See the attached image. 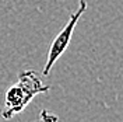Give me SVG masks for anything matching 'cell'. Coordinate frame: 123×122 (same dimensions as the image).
<instances>
[{
	"instance_id": "6da1fadb",
	"label": "cell",
	"mask_w": 123,
	"mask_h": 122,
	"mask_svg": "<svg viewBox=\"0 0 123 122\" xmlns=\"http://www.w3.org/2000/svg\"><path fill=\"white\" fill-rule=\"evenodd\" d=\"M49 91V86L42 83L37 72L24 70L18 75V81L8 87L4 95V107L1 109L3 119H11L17 114L23 112L25 107L30 104L32 98L38 94Z\"/></svg>"
},
{
	"instance_id": "3957f363",
	"label": "cell",
	"mask_w": 123,
	"mask_h": 122,
	"mask_svg": "<svg viewBox=\"0 0 123 122\" xmlns=\"http://www.w3.org/2000/svg\"><path fill=\"white\" fill-rule=\"evenodd\" d=\"M39 119H41V122H57L59 116L53 112H50L49 109H42L39 112Z\"/></svg>"
},
{
	"instance_id": "7a4b0ae2",
	"label": "cell",
	"mask_w": 123,
	"mask_h": 122,
	"mask_svg": "<svg viewBox=\"0 0 123 122\" xmlns=\"http://www.w3.org/2000/svg\"><path fill=\"white\" fill-rule=\"evenodd\" d=\"M87 7H88L87 0H78V7H77V10L70 15L69 21L63 27V30L55 37L53 42H52V45L49 48V54H48L46 63H45V66H43V70H42V75L43 76H49L50 75V70L55 66V63L59 61V58L64 54V51L70 45V41H71V37H73L74 28H76L80 17L84 14V11L87 10Z\"/></svg>"
}]
</instances>
